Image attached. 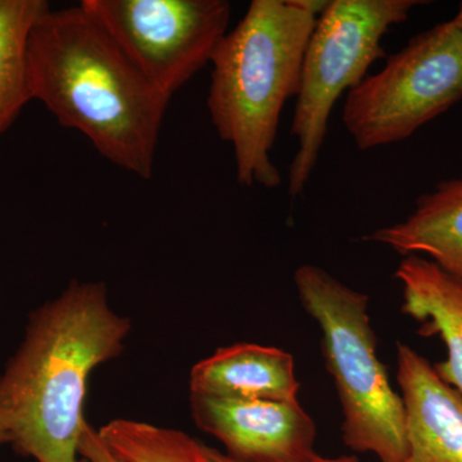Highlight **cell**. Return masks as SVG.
<instances>
[{
    "label": "cell",
    "mask_w": 462,
    "mask_h": 462,
    "mask_svg": "<svg viewBox=\"0 0 462 462\" xmlns=\"http://www.w3.org/2000/svg\"><path fill=\"white\" fill-rule=\"evenodd\" d=\"M50 8L45 0H0V135L32 100L30 35L36 21Z\"/></svg>",
    "instance_id": "13"
},
{
    "label": "cell",
    "mask_w": 462,
    "mask_h": 462,
    "mask_svg": "<svg viewBox=\"0 0 462 462\" xmlns=\"http://www.w3.org/2000/svg\"><path fill=\"white\" fill-rule=\"evenodd\" d=\"M402 256H424L462 282V176L416 199L409 217L364 236Z\"/></svg>",
    "instance_id": "12"
},
{
    "label": "cell",
    "mask_w": 462,
    "mask_h": 462,
    "mask_svg": "<svg viewBox=\"0 0 462 462\" xmlns=\"http://www.w3.org/2000/svg\"><path fill=\"white\" fill-rule=\"evenodd\" d=\"M207 448H208V454L214 462H238L223 454V452L217 451V449L211 448V447H207ZM314 462H358V460L354 455H342L337 456V457H324L320 455Z\"/></svg>",
    "instance_id": "16"
},
{
    "label": "cell",
    "mask_w": 462,
    "mask_h": 462,
    "mask_svg": "<svg viewBox=\"0 0 462 462\" xmlns=\"http://www.w3.org/2000/svg\"><path fill=\"white\" fill-rule=\"evenodd\" d=\"M406 462H462V394L407 345L397 346Z\"/></svg>",
    "instance_id": "9"
},
{
    "label": "cell",
    "mask_w": 462,
    "mask_h": 462,
    "mask_svg": "<svg viewBox=\"0 0 462 462\" xmlns=\"http://www.w3.org/2000/svg\"><path fill=\"white\" fill-rule=\"evenodd\" d=\"M420 0H331L316 21L303 58L291 135L297 152L289 170L288 193L300 196L311 178L331 111L343 91L352 90L370 66L385 56L382 41L403 23Z\"/></svg>",
    "instance_id": "5"
},
{
    "label": "cell",
    "mask_w": 462,
    "mask_h": 462,
    "mask_svg": "<svg viewBox=\"0 0 462 462\" xmlns=\"http://www.w3.org/2000/svg\"><path fill=\"white\" fill-rule=\"evenodd\" d=\"M190 394L300 402L293 356L276 346L236 343L191 367Z\"/></svg>",
    "instance_id": "10"
},
{
    "label": "cell",
    "mask_w": 462,
    "mask_h": 462,
    "mask_svg": "<svg viewBox=\"0 0 462 462\" xmlns=\"http://www.w3.org/2000/svg\"><path fill=\"white\" fill-rule=\"evenodd\" d=\"M402 285V312L420 324L421 336H438L447 360L438 375L462 394V282L421 256L404 257L394 273Z\"/></svg>",
    "instance_id": "11"
},
{
    "label": "cell",
    "mask_w": 462,
    "mask_h": 462,
    "mask_svg": "<svg viewBox=\"0 0 462 462\" xmlns=\"http://www.w3.org/2000/svg\"><path fill=\"white\" fill-rule=\"evenodd\" d=\"M324 0H254L216 45L207 107L233 147L243 187L275 189L282 175L272 153L282 108L298 96L303 58Z\"/></svg>",
    "instance_id": "3"
},
{
    "label": "cell",
    "mask_w": 462,
    "mask_h": 462,
    "mask_svg": "<svg viewBox=\"0 0 462 462\" xmlns=\"http://www.w3.org/2000/svg\"><path fill=\"white\" fill-rule=\"evenodd\" d=\"M197 427L238 462H314L316 425L300 402L190 394Z\"/></svg>",
    "instance_id": "8"
},
{
    "label": "cell",
    "mask_w": 462,
    "mask_h": 462,
    "mask_svg": "<svg viewBox=\"0 0 462 462\" xmlns=\"http://www.w3.org/2000/svg\"><path fill=\"white\" fill-rule=\"evenodd\" d=\"M120 462H214L207 446L189 434L133 419H114L98 430Z\"/></svg>",
    "instance_id": "14"
},
{
    "label": "cell",
    "mask_w": 462,
    "mask_h": 462,
    "mask_svg": "<svg viewBox=\"0 0 462 462\" xmlns=\"http://www.w3.org/2000/svg\"><path fill=\"white\" fill-rule=\"evenodd\" d=\"M2 443H9L8 434L5 431V427H3L2 421H0V445Z\"/></svg>",
    "instance_id": "17"
},
{
    "label": "cell",
    "mask_w": 462,
    "mask_h": 462,
    "mask_svg": "<svg viewBox=\"0 0 462 462\" xmlns=\"http://www.w3.org/2000/svg\"><path fill=\"white\" fill-rule=\"evenodd\" d=\"M79 455L87 462H120L100 440L98 430H94L88 421L85 422L79 443Z\"/></svg>",
    "instance_id": "15"
},
{
    "label": "cell",
    "mask_w": 462,
    "mask_h": 462,
    "mask_svg": "<svg viewBox=\"0 0 462 462\" xmlns=\"http://www.w3.org/2000/svg\"><path fill=\"white\" fill-rule=\"evenodd\" d=\"M298 297L322 334V355L342 406L346 446L379 462H406L402 398L376 355L369 296L314 264L294 273Z\"/></svg>",
    "instance_id": "4"
},
{
    "label": "cell",
    "mask_w": 462,
    "mask_h": 462,
    "mask_svg": "<svg viewBox=\"0 0 462 462\" xmlns=\"http://www.w3.org/2000/svg\"><path fill=\"white\" fill-rule=\"evenodd\" d=\"M455 18L456 20L458 21V23H460V25L462 26V3L460 5V7H458V12L457 14H456Z\"/></svg>",
    "instance_id": "18"
},
{
    "label": "cell",
    "mask_w": 462,
    "mask_h": 462,
    "mask_svg": "<svg viewBox=\"0 0 462 462\" xmlns=\"http://www.w3.org/2000/svg\"><path fill=\"white\" fill-rule=\"evenodd\" d=\"M32 99L87 136L109 162L149 179L170 100L83 5L48 9L29 42Z\"/></svg>",
    "instance_id": "2"
},
{
    "label": "cell",
    "mask_w": 462,
    "mask_h": 462,
    "mask_svg": "<svg viewBox=\"0 0 462 462\" xmlns=\"http://www.w3.org/2000/svg\"><path fill=\"white\" fill-rule=\"evenodd\" d=\"M130 330L103 282H69L30 315L25 338L0 376V421L18 454L79 462L88 379L123 354Z\"/></svg>",
    "instance_id": "1"
},
{
    "label": "cell",
    "mask_w": 462,
    "mask_h": 462,
    "mask_svg": "<svg viewBox=\"0 0 462 462\" xmlns=\"http://www.w3.org/2000/svg\"><path fill=\"white\" fill-rule=\"evenodd\" d=\"M462 99V26L419 33L348 91L343 123L361 151L406 141Z\"/></svg>",
    "instance_id": "6"
},
{
    "label": "cell",
    "mask_w": 462,
    "mask_h": 462,
    "mask_svg": "<svg viewBox=\"0 0 462 462\" xmlns=\"http://www.w3.org/2000/svg\"><path fill=\"white\" fill-rule=\"evenodd\" d=\"M88 12L152 87L171 99L227 32V0H83Z\"/></svg>",
    "instance_id": "7"
}]
</instances>
